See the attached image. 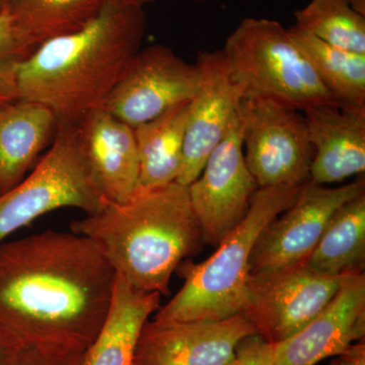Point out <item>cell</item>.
<instances>
[{
    "label": "cell",
    "mask_w": 365,
    "mask_h": 365,
    "mask_svg": "<svg viewBox=\"0 0 365 365\" xmlns=\"http://www.w3.org/2000/svg\"><path fill=\"white\" fill-rule=\"evenodd\" d=\"M115 284L114 269L85 235L46 230L0 244V325L34 347L85 352Z\"/></svg>",
    "instance_id": "cell-1"
},
{
    "label": "cell",
    "mask_w": 365,
    "mask_h": 365,
    "mask_svg": "<svg viewBox=\"0 0 365 365\" xmlns=\"http://www.w3.org/2000/svg\"><path fill=\"white\" fill-rule=\"evenodd\" d=\"M143 9L103 4L78 32L41 46L21 62L18 98L49 108L59 124H74L102 108L143 46Z\"/></svg>",
    "instance_id": "cell-2"
},
{
    "label": "cell",
    "mask_w": 365,
    "mask_h": 365,
    "mask_svg": "<svg viewBox=\"0 0 365 365\" xmlns=\"http://www.w3.org/2000/svg\"><path fill=\"white\" fill-rule=\"evenodd\" d=\"M71 228L97 245L118 277L160 295L170 294L173 274L204 244L188 186L178 182L137 188L126 201L106 203Z\"/></svg>",
    "instance_id": "cell-3"
},
{
    "label": "cell",
    "mask_w": 365,
    "mask_h": 365,
    "mask_svg": "<svg viewBox=\"0 0 365 365\" xmlns=\"http://www.w3.org/2000/svg\"><path fill=\"white\" fill-rule=\"evenodd\" d=\"M300 186L259 188L246 215L205 261H182L177 271L184 284L160 307L153 319L220 321L241 314L247 294L252 252L266 227L294 202Z\"/></svg>",
    "instance_id": "cell-4"
},
{
    "label": "cell",
    "mask_w": 365,
    "mask_h": 365,
    "mask_svg": "<svg viewBox=\"0 0 365 365\" xmlns=\"http://www.w3.org/2000/svg\"><path fill=\"white\" fill-rule=\"evenodd\" d=\"M222 51L245 100L270 98L302 112L340 108L289 30L277 21L245 19Z\"/></svg>",
    "instance_id": "cell-5"
},
{
    "label": "cell",
    "mask_w": 365,
    "mask_h": 365,
    "mask_svg": "<svg viewBox=\"0 0 365 365\" xmlns=\"http://www.w3.org/2000/svg\"><path fill=\"white\" fill-rule=\"evenodd\" d=\"M107 203L81 153L74 124H59L51 148L18 185L0 194V244L42 215L76 208L86 215Z\"/></svg>",
    "instance_id": "cell-6"
},
{
    "label": "cell",
    "mask_w": 365,
    "mask_h": 365,
    "mask_svg": "<svg viewBox=\"0 0 365 365\" xmlns=\"http://www.w3.org/2000/svg\"><path fill=\"white\" fill-rule=\"evenodd\" d=\"M244 153L259 188L309 181L314 148L304 113L270 98L242 101Z\"/></svg>",
    "instance_id": "cell-7"
},
{
    "label": "cell",
    "mask_w": 365,
    "mask_h": 365,
    "mask_svg": "<svg viewBox=\"0 0 365 365\" xmlns=\"http://www.w3.org/2000/svg\"><path fill=\"white\" fill-rule=\"evenodd\" d=\"M343 276L316 272L306 261L250 273L241 316L275 345L321 313L339 289Z\"/></svg>",
    "instance_id": "cell-8"
},
{
    "label": "cell",
    "mask_w": 365,
    "mask_h": 365,
    "mask_svg": "<svg viewBox=\"0 0 365 365\" xmlns=\"http://www.w3.org/2000/svg\"><path fill=\"white\" fill-rule=\"evenodd\" d=\"M242 135L241 106L227 134L209 155L202 172L188 186L204 244L210 246L217 247L242 222L259 189L247 165Z\"/></svg>",
    "instance_id": "cell-9"
},
{
    "label": "cell",
    "mask_w": 365,
    "mask_h": 365,
    "mask_svg": "<svg viewBox=\"0 0 365 365\" xmlns=\"http://www.w3.org/2000/svg\"><path fill=\"white\" fill-rule=\"evenodd\" d=\"M199 83L196 63L167 46H148L134 55L102 108L135 128L192 100Z\"/></svg>",
    "instance_id": "cell-10"
},
{
    "label": "cell",
    "mask_w": 365,
    "mask_h": 365,
    "mask_svg": "<svg viewBox=\"0 0 365 365\" xmlns=\"http://www.w3.org/2000/svg\"><path fill=\"white\" fill-rule=\"evenodd\" d=\"M364 193V178L340 187L302 184L294 202L262 232L252 252L250 273L306 261L336 211Z\"/></svg>",
    "instance_id": "cell-11"
},
{
    "label": "cell",
    "mask_w": 365,
    "mask_h": 365,
    "mask_svg": "<svg viewBox=\"0 0 365 365\" xmlns=\"http://www.w3.org/2000/svg\"><path fill=\"white\" fill-rule=\"evenodd\" d=\"M254 334L256 329L241 314L211 322L148 319L132 365H225L240 342Z\"/></svg>",
    "instance_id": "cell-12"
},
{
    "label": "cell",
    "mask_w": 365,
    "mask_h": 365,
    "mask_svg": "<svg viewBox=\"0 0 365 365\" xmlns=\"http://www.w3.org/2000/svg\"><path fill=\"white\" fill-rule=\"evenodd\" d=\"M195 63L200 83L190 101L182 165L177 180L185 186L195 181L202 172L209 155L227 134L245 100L222 49L201 52Z\"/></svg>",
    "instance_id": "cell-13"
},
{
    "label": "cell",
    "mask_w": 365,
    "mask_h": 365,
    "mask_svg": "<svg viewBox=\"0 0 365 365\" xmlns=\"http://www.w3.org/2000/svg\"><path fill=\"white\" fill-rule=\"evenodd\" d=\"M364 271L343 275L339 289L311 322L274 345L276 365H316L364 340Z\"/></svg>",
    "instance_id": "cell-14"
},
{
    "label": "cell",
    "mask_w": 365,
    "mask_h": 365,
    "mask_svg": "<svg viewBox=\"0 0 365 365\" xmlns=\"http://www.w3.org/2000/svg\"><path fill=\"white\" fill-rule=\"evenodd\" d=\"M74 126L81 153L106 202L130 198L139 178L134 129L104 108L86 113Z\"/></svg>",
    "instance_id": "cell-15"
},
{
    "label": "cell",
    "mask_w": 365,
    "mask_h": 365,
    "mask_svg": "<svg viewBox=\"0 0 365 365\" xmlns=\"http://www.w3.org/2000/svg\"><path fill=\"white\" fill-rule=\"evenodd\" d=\"M302 113L314 148L309 181L326 186L364 174L365 114L330 106Z\"/></svg>",
    "instance_id": "cell-16"
},
{
    "label": "cell",
    "mask_w": 365,
    "mask_h": 365,
    "mask_svg": "<svg viewBox=\"0 0 365 365\" xmlns=\"http://www.w3.org/2000/svg\"><path fill=\"white\" fill-rule=\"evenodd\" d=\"M58 126L56 115L39 103L16 98L0 104V194L32 170Z\"/></svg>",
    "instance_id": "cell-17"
},
{
    "label": "cell",
    "mask_w": 365,
    "mask_h": 365,
    "mask_svg": "<svg viewBox=\"0 0 365 365\" xmlns=\"http://www.w3.org/2000/svg\"><path fill=\"white\" fill-rule=\"evenodd\" d=\"M160 297L136 289L116 275L109 314L81 365H132L139 334L160 307Z\"/></svg>",
    "instance_id": "cell-18"
},
{
    "label": "cell",
    "mask_w": 365,
    "mask_h": 365,
    "mask_svg": "<svg viewBox=\"0 0 365 365\" xmlns=\"http://www.w3.org/2000/svg\"><path fill=\"white\" fill-rule=\"evenodd\" d=\"M103 4L102 0H6L4 11L28 57L46 43L78 32Z\"/></svg>",
    "instance_id": "cell-19"
},
{
    "label": "cell",
    "mask_w": 365,
    "mask_h": 365,
    "mask_svg": "<svg viewBox=\"0 0 365 365\" xmlns=\"http://www.w3.org/2000/svg\"><path fill=\"white\" fill-rule=\"evenodd\" d=\"M190 101L133 128L139 158L137 188H157L177 182L182 165Z\"/></svg>",
    "instance_id": "cell-20"
},
{
    "label": "cell",
    "mask_w": 365,
    "mask_h": 365,
    "mask_svg": "<svg viewBox=\"0 0 365 365\" xmlns=\"http://www.w3.org/2000/svg\"><path fill=\"white\" fill-rule=\"evenodd\" d=\"M288 30L341 109L365 114V54L334 47L295 26Z\"/></svg>",
    "instance_id": "cell-21"
},
{
    "label": "cell",
    "mask_w": 365,
    "mask_h": 365,
    "mask_svg": "<svg viewBox=\"0 0 365 365\" xmlns=\"http://www.w3.org/2000/svg\"><path fill=\"white\" fill-rule=\"evenodd\" d=\"M306 264L329 276L364 271L365 193L336 211Z\"/></svg>",
    "instance_id": "cell-22"
},
{
    "label": "cell",
    "mask_w": 365,
    "mask_h": 365,
    "mask_svg": "<svg viewBox=\"0 0 365 365\" xmlns=\"http://www.w3.org/2000/svg\"><path fill=\"white\" fill-rule=\"evenodd\" d=\"M294 19L295 28L327 44L365 54V16L346 0H312Z\"/></svg>",
    "instance_id": "cell-23"
},
{
    "label": "cell",
    "mask_w": 365,
    "mask_h": 365,
    "mask_svg": "<svg viewBox=\"0 0 365 365\" xmlns=\"http://www.w3.org/2000/svg\"><path fill=\"white\" fill-rule=\"evenodd\" d=\"M26 58L11 19L0 11V104L18 98V72Z\"/></svg>",
    "instance_id": "cell-24"
},
{
    "label": "cell",
    "mask_w": 365,
    "mask_h": 365,
    "mask_svg": "<svg viewBox=\"0 0 365 365\" xmlns=\"http://www.w3.org/2000/svg\"><path fill=\"white\" fill-rule=\"evenodd\" d=\"M225 365H276L274 345L259 334L248 336L240 342L234 357Z\"/></svg>",
    "instance_id": "cell-25"
},
{
    "label": "cell",
    "mask_w": 365,
    "mask_h": 365,
    "mask_svg": "<svg viewBox=\"0 0 365 365\" xmlns=\"http://www.w3.org/2000/svg\"><path fill=\"white\" fill-rule=\"evenodd\" d=\"M31 346L0 325V365H21Z\"/></svg>",
    "instance_id": "cell-26"
},
{
    "label": "cell",
    "mask_w": 365,
    "mask_h": 365,
    "mask_svg": "<svg viewBox=\"0 0 365 365\" xmlns=\"http://www.w3.org/2000/svg\"><path fill=\"white\" fill-rule=\"evenodd\" d=\"M330 365H365V343L364 340L359 341L353 344L345 352L337 355Z\"/></svg>",
    "instance_id": "cell-27"
},
{
    "label": "cell",
    "mask_w": 365,
    "mask_h": 365,
    "mask_svg": "<svg viewBox=\"0 0 365 365\" xmlns=\"http://www.w3.org/2000/svg\"><path fill=\"white\" fill-rule=\"evenodd\" d=\"M103 4L117 7H129V9H143L144 6L155 0H102Z\"/></svg>",
    "instance_id": "cell-28"
},
{
    "label": "cell",
    "mask_w": 365,
    "mask_h": 365,
    "mask_svg": "<svg viewBox=\"0 0 365 365\" xmlns=\"http://www.w3.org/2000/svg\"><path fill=\"white\" fill-rule=\"evenodd\" d=\"M352 9L365 16V0H346Z\"/></svg>",
    "instance_id": "cell-29"
},
{
    "label": "cell",
    "mask_w": 365,
    "mask_h": 365,
    "mask_svg": "<svg viewBox=\"0 0 365 365\" xmlns=\"http://www.w3.org/2000/svg\"><path fill=\"white\" fill-rule=\"evenodd\" d=\"M4 2L6 0H0V11H4Z\"/></svg>",
    "instance_id": "cell-30"
}]
</instances>
